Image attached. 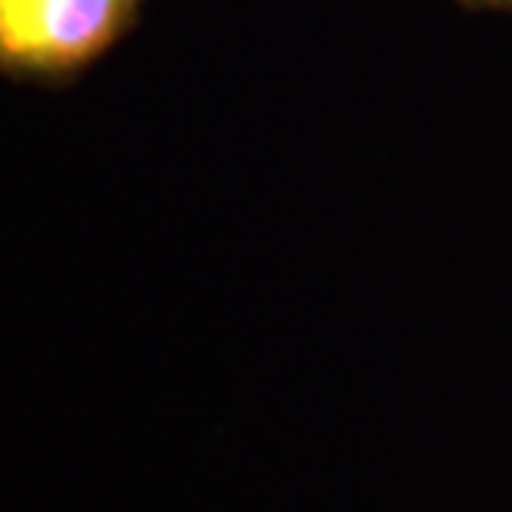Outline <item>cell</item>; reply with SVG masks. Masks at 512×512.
Instances as JSON below:
<instances>
[{"label": "cell", "instance_id": "cell-2", "mask_svg": "<svg viewBox=\"0 0 512 512\" xmlns=\"http://www.w3.org/2000/svg\"><path fill=\"white\" fill-rule=\"evenodd\" d=\"M466 10H512V0H456Z\"/></svg>", "mask_w": 512, "mask_h": 512}, {"label": "cell", "instance_id": "cell-1", "mask_svg": "<svg viewBox=\"0 0 512 512\" xmlns=\"http://www.w3.org/2000/svg\"><path fill=\"white\" fill-rule=\"evenodd\" d=\"M149 0H0V80L76 83L123 43Z\"/></svg>", "mask_w": 512, "mask_h": 512}]
</instances>
